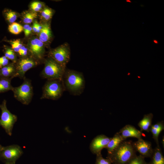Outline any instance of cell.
<instances>
[{"mask_svg": "<svg viewBox=\"0 0 164 164\" xmlns=\"http://www.w3.org/2000/svg\"><path fill=\"white\" fill-rule=\"evenodd\" d=\"M111 160L108 159H105L102 157L101 153L97 155L96 164H111Z\"/></svg>", "mask_w": 164, "mask_h": 164, "instance_id": "obj_25", "label": "cell"}, {"mask_svg": "<svg viewBox=\"0 0 164 164\" xmlns=\"http://www.w3.org/2000/svg\"><path fill=\"white\" fill-rule=\"evenodd\" d=\"M30 26L28 24H26L23 26V30L24 31V34L27 31Z\"/></svg>", "mask_w": 164, "mask_h": 164, "instance_id": "obj_35", "label": "cell"}, {"mask_svg": "<svg viewBox=\"0 0 164 164\" xmlns=\"http://www.w3.org/2000/svg\"><path fill=\"white\" fill-rule=\"evenodd\" d=\"M15 97L25 105H28L31 102L33 95L32 87L30 81L25 79L20 86L13 88Z\"/></svg>", "mask_w": 164, "mask_h": 164, "instance_id": "obj_5", "label": "cell"}, {"mask_svg": "<svg viewBox=\"0 0 164 164\" xmlns=\"http://www.w3.org/2000/svg\"><path fill=\"white\" fill-rule=\"evenodd\" d=\"M8 30L12 33L18 34L23 30V26L19 23L14 22L9 26Z\"/></svg>", "mask_w": 164, "mask_h": 164, "instance_id": "obj_21", "label": "cell"}, {"mask_svg": "<svg viewBox=\"0 0 164 164\" xmlns=\"http://www.w3.org/2000/svg\"><path fill=\"white\" fill-rule=\"evenodd\" d=\"M37 22L36 21H35L33 25L32 28V30L33 31L35 32H36L37 31Z\"/></svg>", "mask_w": 164, "mask_h": 164, "instance_id": "obj_33", "label": "cell"}, {"mask_svg": "<svg viewBox=\"0 0 164 164\" xmlns=\"http://www.w3.org/2000/svg\"><path fill=\"white\" fill-rule=\"evenodd\" d=\"M150 157L151 161L149 164H164V157L160 146L153 149Z\"/></svg>", "mask_w": 164, "mask_h": 164, "instance_id": "obj_18", "label": "cell"}, {"mask_svg": "<svg viewBox=\"0 0 164 164\" xmlns=\"http://www.w3.org/2000/svg\"><path fill=\"white\" fill-rule=\"evenodd\" d=\"M153 42L155 43L156 44H158V42L157 40H153Z\"/></svg>", "mask_w": 164, "mask_h": 164, "instance_id": "obj_38", "label": "cell"}, {"mask_svg": "<svg viewBox=\"0 0 164 164\" xmlns=\"http://www.w3.org/2000/svg\"><path fill=\"white\" fill-rule=\"evenodd\" d=\"M31 5H32L40 9H42V3L39 2H34L31 3Z\"/></svg>", "mask_w": 164, "mask_h": 164, "instance_id": "obj_28", "label": "cell"}, {"mask_svg": "<svg viewBox=\"0 0 164 164\" xmlns=\"http://www.w3.org/2000/svg\"><path fill=\"white\" fill-rule=\"evenodd\" d=\"M37 14L35 12H26L23 15V22L26 24L30 23L37 17Z\"/></svg>", "mask_w": 164, "mask_h": 164, "instance_id": "obj_22", "label": "cell"}, {"mask_svg": "<svg viewBox=\"0 0 164 164\" xmlns=\"http://www.w3.org/2000/svg\"><path fill=\"white\" fill-rule=\"evenodd\" d=\"M132 141L125 140L121 142L112 152L108 155L113 164H126L136 155V151Z\"/></svg>", "mask_w": 164, "mask_h": 164, "instance_id": "obj_2", "label": "cell"}, {"mask_svg": "<svg viewBox=\"0 0 164 164\" xmlns=\"http://www.w3.org/2000/svg\"><path fill=\"white\" fill-rule=\"evenodd\" d=\"M32 30V27L30 26V27H29L27 32L25 33V36H28L31 33Z\"/></svg>", "mask_w": 164, "mask_h": 164, "instance_id": "obj_34", "label": "cell"}, {"mask_svg": "<svg viewBox=\"0 0 164 164\" xmlns=\"http://www.w3.org/2000/svg\"><path fill=\"white\" fill-rule=\"evenodd\" d=\"M111 138L101 134L97 135L91 141L90 149L91 152L96 155L101 153V151L105 148L110 140Z\"/></svg>", "mask_w": 164, "mask_h": 164, "instance_id": "obj_10", "label": "cell"}, {"mask_svg": "<svg viewBox=\"0 0 164 164\" xmlns=\"http://www.w3.org/2000/svg\"><path fill=\"white\" fill-rule=\"evenodd\" d=\"M153 114L152 113L145 114L143 118L138 123V126L140 128V131L149 132V128L152 125Z\"/></svg>", "mask_w": 164, "mask_h": 164, "instance_id": "obj_17", "label": "cell"}, {"mask_svg": "<svg viewBox=\"0 0 164 164\" xmlns=\"http://www.w3.org/2000/svg\"><path fill=\"white\" fill-rule=\"evenodd\" d=\"M126 1L127 2H131V1L129 0H126Z\"/></svg>", "mask_w": 164, "mask_h": 164, "instance_id": "obj_39", "label": "cell"}, {"mask_svg": "<svg viewBox=\"0 0 164 164\" xmlns=\"http://www.w3.org/2000/svg\"><path fill=\"white\" fill-rule=\"evenodd\" d=\"M132 145L135 151L138 152L142 157L145 158L151 156L153 149L150 142L141 138L132 142Z\"/></svg>", "mask_w": 164, "mask_h": 164, "instance_id": "obj_11", "label": "cell"}, {"mask_svg": "<svg viewBox=\"0 0 164 164\" xmlns=\"http://www.w3.org/2000/svg\"><path fill=\"white\" fill-rule=\"evenodd\" d=\"M9 63V60L5 56L0 57V69L8 65Z\"/></svg>", "mask_w": 164, "mask_h": 164, "instance_id": "obj_27", "label": "cell"}, {"mask_svg": "<svg viewBox=\"0 0 164 164\" xmlns=\"http://www.w3.org/2000/svg\"><path fill=\"white\" fill-rule=\"evenodd\" d=\"M65 70L66 67L50 58L45 62L44 67L41 75L43 78L47 80H62Z\"/></svg>", "mask_w": 164, "mask_h": 164, "instance_id": "obj_4", "label": "cell"}, {"mask_svg": "<svg viewBox=\"0 0 164 164\" xmlns=\"http://www.w3.org/2000/svg\"><path fill=\"white\" fill-rule=\"evenodd\" d=\"M12 48L13 50L15 52H18L20 49L19 48H18L16 45H15L13 43L10 41V42Z\"/></svg>", "mask_w": 164, "mask_h": 164, "instance_id": "obj_32", "label": "cell"}, {"mask_svg": "<svg viewBox=\"0 0 164 164\" xmlns=\"http://www.w3.org/2000/svg\"><path fill=\"white\" fill-rule=\"evenodd\" d=\"M5 164H15V163H6Z\"/></svg>", "mask_w": 164, "mask_h": 164, "instance_id": "obj_40", "label": "cell"}, {"mask_svg": "<svg viewBox=\"0 0 164 164\" xmlns=\"http://www.w3.org/2000/svg\"><path fill=\"white\" fill-rule=\"evenodd\" d=\"M43 43L39 39L34 38L30 41L29 50L36 58L40 59L42 57L44 51Z\"/></svg>", "mask_w": 164, "mask_h": 164, "instance_id": "obj_13", "label": "cell"}, {"mask_svg": "<svg viewBox=\"0 0 164 164\" xmlns=\"http://www.w3.org/2000/svg\"><path fill=\"white\" fill-rule=\"evenodd\" d=\"M51 32L49 25L45 23L42 26L39 39L42 42H47L51 36Z\"/></svg>", "mask_w": 164, "mask_h": 164, "instance_id": "obj_19", "label": "cell"}, {"mask_svg": "<svg viewBox=\"0 0 164 164\" xmlns=\"http://www.w3.org/2000/svg\"><path fill=\"white\" fill-rule=\"evenodd\" d=\"M15 67L12 64H8L0 69V79L12 78L16 77Z\"/></svg>", "mask_w": 164, "mask_h": 164, "instance_id": "obj_16", "label": "cell"}, {"mask_svg": "<svg viewBox=\"0 0 164 164\" xmlns=\"http://www.w3.org/2000/svg\"><path fill=\"white\" fill-rule=\"evenodd\" d=\"M37 64V62L31 58L26 57L20 59L15 66L16 77L23 78L26 72Z\"/></svg>", "mask_w": 164, "mask_h": 164, "instance_id": "obj_9", "label": "cell"}, {"mask_svg": "<svg viewBox=\"0 0 164 164\" xmlns=\"http://www.w3.org/2000/svg\"><path fill=\"white\" fill-rule=\"evenodd\" d=\"M1 114L0 118V126L4 129L6 133L11 136L14 125L17 120L15 115L12 114L7 109L6 101L4 100L0 104Z\"/></svg>", "mask_w": 164, "mask_h": 164, "instance_id": "obj_6", "label": "cell"}, {"mask_svg": "<svg viewBox=\"0 0 164 164\" xmlns=\"http://www.w3.org/2000/svg\"><path fill=\"white\" fill-rule=\"evenodd\" d=\"M5 56L8 60H10L13 61L15 60L16 57L13 50L10 49H7L5 52Z\"/></svg>", "mask_w": 164, "mask_h": 164, "instance_id": "obj_26", "label": "cell"}, {"mask_svg": "<svg viewBox=\"0 0 164 164\" xmlns=\"http://www.w3.org/2000/svg\"><path fill=\"white\" fill-rule=\"evenodd\" d=\"M27 54V49L25 48L21 53V56H26Z\"/></svg>", "mask_w": 164, "mask_h": 164, "instance_id": "obj_36", "label": "cell"}, {"mask_svg": "<svg viewBox=\"0 0 164 164\" xmlns=\"http://www.w3.org/2000/svg\"><path fill=\"white\" fill-rule=\"evenodd\" d=\"M49 56L57 63L66 67L70 57V51L67 44H64L51 50Z\"/></svg>", "mask_w": 164, "mask_h": 164, "instance_id": "obj_8", "label": "cell"}, {"mask_svg": "<svg viewBox=\"0 0 164 164\" xmlns=\"http://www.w3.org/2000/svg\"><path fill=\"white\" fill-rule=\"evenodd\" d=\"M62 80L66 91L71 94L75 96L80 95L83 92L85 81L81 72L66 69Z\"/></svg>", "mask_w": 164, "mask_h": 164, "instance_id": "obj_1", "label": "cell"}, {"mask_svg": "<svg viewBox=\"0 0 164 164\" xmlns=\"http://www.w3.org/2000/svg\"><path fill=\"white\" fill-rule=\"evenodd\" d=\"M11 41L19 49L22 46V45L21 43L20 40L19 39H16L13 41Z\"/></svg>", "mask_w": 164, "mask_h": 164, "instance_id": "obj_29", "label": "cell"}, {"mask_svg": "<svg viewBox=\"0 0 164 164\" xmlns=\"http://www.w3.org/2000/svg\"><path fill=\"white\" fill-rule=\"evenodd\" d=\"M50 9L48 8L45 9L41 12V15L42 17L44 18Z\"/></svg>", "mask_w": 164, "mask_h": 164, "instance_id": "obj_31", "label": "cell"}, {"mask_svg": "<svg viewBox=\"0 0 164 164\" xmlns=\"http://www.w3.org/2000/svg\"><path fill=\"white\" fill-rule=\"evenodd\" d=\"M12 78L0 79V93L12 90L13 87L11 84Z\"/></svg>", "mask_w": 164, "mask_h": 164, "instance_id": "obj_20", "label": "cell"}, {"mask_svg": "<svg viewBox=\"0 0 164 164\" xmlns=\"http://www.w3.org/2000/svg\"></svg>", "mask_w": 164, "mask_h": 164, "instance_id": "obj_41", "label": "cell"}, {"mask_svg": "<svg viewBox=\"0 0 164 164\" xmlns=\"http://www.w3.org/2000/svg\"><path fill=\"white\" fill-rule=\"evenodd\" d=\"M6 19L10 23L15 22L17 18L16 13L11 10H6L4 12Z\"/></svg>", "mask_w": 164, "mask_h": 164, "instance_id": "obj_23", "label": "cell"}, {"mask_svg": "<svg viewBox=\"0 0 164 164\" xmlns=\"http://www.w3.org/2000/svg\"><path fill=\"white\" fill-rule=\"evenodd\" d=\"M118 132L126 139L128 137L135 138L138 139L142 138L143 134L142 132L130 125H125Z\"/></svg>", "mask_w": 164, "mask_h": 164, "instance_id": "obj_12", "label": "cell"}, {"mask_svg": "<svg viewBox=\"0 0 164 164\" xmlns=\"http://www.w3.org/2000/svg\"><path fill=\"white\" fill-rule=\"evenodd\" d=\"M23 153L19 145H12L4 147L0 154V159L6 163H15Z\"/></svg>", "mask_w": 164, "mask_h": 164, "instance_id": "obj_7", "label": "cell"}, {"mask_svg": "<svg viewBox=\"0 0 164 164\" xmlns=\"http://www.w3.org/2000/svg\"><path fill=\"white\" fill-rule=\"evenodd\" d=\"M53 13L52 10L50 9L44 19L46 20H49L52 18L53 15Z\"/></svg>", "mask_w": 164, "mask_h": 164, "instance_id": "obj_30", "label": "cell"}, {"mask_svg": "<svg viewBox=\"0 0 164 164\" xmlns=\"http://www.w3.org/2000/svg\"><path fill=\"white\" fill-rule=\"evenodd\" d=\"M126 139L124 138L118 132L116 133L111 138L106 147L108 155L112 152L122 142Z\"/></svg>", "mask_w": 164, "mask_h": 164, "instance_id": "obj_14", "label": "cell"}, {"mask_svg": "<svg viewBox=\"0 0 164 164\" xmlns=\"http://www.w3.org/2000/svg\"><path fill=\"white\" fill-rule=\"evenodd\" d=\"M126 164H149L145 160L144 158L141 155H136Z\"/></svg>", "mask_w": 164, "mask_h": 164, "instance_id": "obj_24", "label": "cell"}, {"mask_svg": "<svg viewBox=\"0 0 164 164\" xmlns=\"http://www.w3.org/2000/svg\"><path fill=\"white\" fill-rule=\"evenodd\" d=\"M3 146H2L0 144V154L3 148Z\"/></svg>", "mask_w": 164, "mask_h": 164, "instance_id": "obj_37", "label": "cell"}, {"mask_svg": "<svg viewBox=\"0 0 164 164\" xmlns=\"http://www.w3.org/2000/svg\"><path fill=\"white\" fill-rule=\"evenodd\" d=\"M65 91L62 80H47L43 87L41 99L57 100Z\"/></svg>", "mask_w": 164, "mask_h": 164, "instance_id": "obj_3", "label": "cell"}, {"mask_svg": "<svg viewBox=\"0 0 164 164\" xmlns=\"http://www.w3.org/2000/svg\"><path fill=\"white\" fill-rule=\"evenodd\" d=\"M164 129L163 121L157 122L156 124L152 125L150 126L149 132H150L152 135L153 138L156 142L157 146H159L158 138L160 132Z\"/></svg>", "mask_w": 164, "mask_h": 164, "instance_id": "obj_15", "label": "cell"}]
</instances>
